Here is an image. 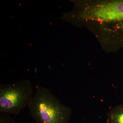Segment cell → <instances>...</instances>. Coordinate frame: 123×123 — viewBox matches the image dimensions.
I'll return each instance as SVG.
<instances>
[{"label":"cell","mask_w":123,"mask_h":123,"mask_svg":"<svg viewBox=\"0 0 123 123\" xmlns=\"http://www.w3.org/2000/svg\"><path fill=\"white\" fill-rule=\"evenodd\" d=\"M36 123H69L72 110L62 103L48 88L39 86L28 106Z\"/></svg>","instance_id":"obj_1"},{"label":"cell","mask_w":123,"mask_h":123,"mask_svg":"<svg viewBox=\"0 0 123 123\" xmlns=\"http://www.w3.org/2000/svg\"><path fill=\"white\" fill-rule=\"evenodd\" d=\"M34 93L28 80L0 85V113L18 115L29 106Z\"/></svg>","instance_id":"obj_2"},{"label":"cell","mask_w":123,"mask_h":123,"mask_svg":"<svg viewBox=\"0 0 123 123\" xmlns=\"http://www.w3.org/2000/svg\"><path fill=\"white\" fill-rule=\"evenodd\" d=\"M81 16L86 20L112 22L116 34L123 35V0L92 3L86 6Z\"/></svg>","instance_id":"obj_3"},{"label":"cell","mask_w":123,"mask_h":123,"mask_svg":"<svg viewBox=\"0 0 123 123\" xmlns=\"http://www.w3.org/2000/svg\"><path fill=\"white\" fill-rule=\"evenodd\" d=\"M107 123H123V104L116 106L108 112Z\"/></svg>","instance_id":"obj_4"},{"label":"cell","mask_w":123,"mask_h":123,"mask_svg":"<svg viewBox=\"0 0 123 123\" xmlns=\"http://www.w3.org/2000/svg\"><path fill=\"white\" fill-rule=\"evenodd\" d=\"M0 123H17L14 120L7 114H0Z\"/></svg>","instance_id":"obj_5"}]
</instances>
